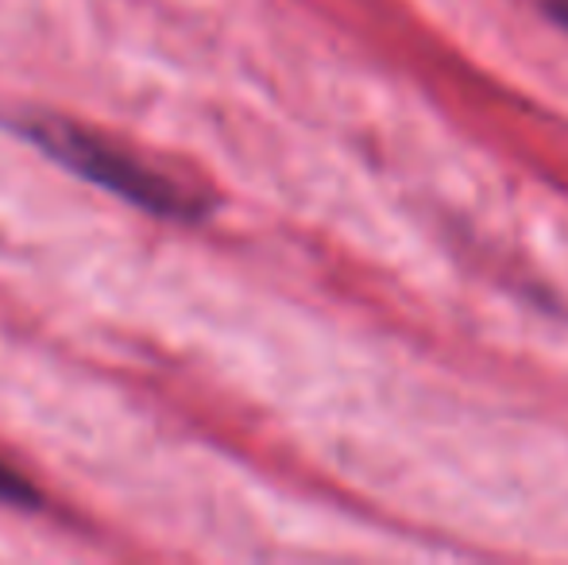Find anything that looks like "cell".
<instances>
[{
  "label": "cell",
  "mask_w": 568,
  "mask_h": 565,
  "mask_svg": "<svg viewBox=\"0 0 568 565\" xmlns=\"http://www.w3.org/2000/svg\"><path fill=\"white\" fill-rule=\"evenodd\" d=\"M39 140H43L47 151L70 163L74 171H82L85 179L101 182V186L116 190V194L132 198L135 205H148L155 213H190V202L171 179L155 174L151 167H143L140 159H132L128 151L113 148V143L85 137L78 129H67V124H54V129H39Z\"/></svg>",
  "instance_id": "obj_1"
},
{
  "label": "cell",
  "mask_w": 568,
  "mask_h": 565,
  "mask_svg": "<svg viewBox=\"0 0 568 565\" xmlns=\"http://www.w3.org/2000/svg\"><path fill=\"white\" fill-rule=\"evenodd\" d=\"M12 492H23V484H16L12 473H8V468L0 465V496H12Z\"/></svg>",
  "instance_id": "obj_2"
},
{
  "label": "cell",
  "mask_w": 568,
  "mask_h": 565,
  "mask_svg": "<svg viewBox=\"0 0 568 565\" xmlns=\"http://www.w3.org/2000/svg\"><path fill=\"white\" fill-rule=\"evenodd\" d=\"M549 12H554L557 20H561L565 28H568V0H549Z\"/></svg>",
  "instance_id": "obj_3"
}]
</instances>
